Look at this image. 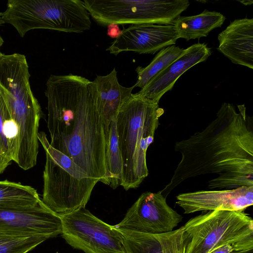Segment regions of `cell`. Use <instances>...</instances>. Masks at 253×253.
I'll list each match as a JSON object with an SVG mask.
<instances>
[{
  "label": "cell",
  "instance_id": "1",
  "mask_svg": "<svg viewBox=\"0 0 253 253\" xmlns=\"http://www.w3.org/2000/svg\"><path fill=\"white\" fill-rule=\"evenodd\" d=\"M238 107L239 113L232 104L223 103L205 129L175 143L181 159L163 195L188 178L208 173L219 175L209 181L211 189L253 186V132L245 107Z\"/></svg>",
  "mask_w": 253,
  "mask_h": 253
},
{
  "label": "cell",
  "instance_id": "2",
  "mask_svg": "<svg viewBox=\"0 0 253 253\" xmlns=\"http://www.w3.org/2000/svg\"><path fill=\"white\" fill-rule=\"evenodd\" d=\"M46 87L50 145L103 183L106 142L92 82L71 74L51 75Z\"/></svg>",
  "mask_w": 253,
  "mask_h": 253
},
{
  "label": "cell",
  "instance_id": "3",
  "mask_svg": "<svg viewBox=\"0 0 253 253\" xmlns=\"http://www.w3.org/2000/svg\"><path fill=\"white\" fill-rule=\"evenodd\" d=\"M164 112L158 103L136 93L122 105L116 116L123 163L121 186L126 191L138 187L148 175L146 152Z\"/></svg>",
  "mask_w": 253,
  "mask_h": 253
},
{
  "label": "cell",
  "instance_id": "4",
  "mask_svg": "<svg viewBox=\"0 0 253 253\" xmlns=\"http://www.w3.org/2000/svg\"><path fill=\"white\" fill-rule=\"evenodd\" d=\"M39 141L45 153L42 200L59 215L85 208L100 179L89 176L68 156L52 147L43 132Z\"/></svg>",
  "mask_w": 253,
  "mask_h": 253
},
{
  "label": "cell",
  "instance_id": "5",
  "mask_svg": "<svg viewBox=\"0 0 253 253\" xmlns=\"http://www.w3.org/2000/svg\"><path fill=\"white\" fill-rule=\"evenodd\" d=\"M99 25L173 24L189 6L188 0H84Z\"/></svg>",
  "mask_w": 253,
  "mask_h": 253
},
{
  "label": "cell",
  "instance_id": "6",
  "mask_svg": "<svg viewBox=\"0 0 253 253\" xmlns=\"http://www.w3.org/2000/svg\"><path fill=\"white\" fill-rule=\"evenodd\" d=\"M189 237L186 253H209L233 240L253 234V220L244 211H210L183 226Z\"/></svg>",
  "mask_w": 253,
  "mask_h": 253
},
{
  "label": "cell",
  "instance_id": "7",
  "mask_svg": "<svg viewBox=\"0 0 253 253\" xmlns=\"http://www.w3.org/2000/svg\"><path fill=\"white\" fill-rule=\"evenodd\" d=\"M59 215L61 235L73 248L84 253H126L120 230L85 208Z\"/></svg>",
  "mask_w": 253,
  "mask_h": 253
},
{
  "label": "cell",
  "instance_id": "8",
  "mask_svg": "<svg viewBox=\"0 0 253 253\" xmlns=\"http://www.w3.org/2000/svg\"><path fill=\"white\" fill-rule=\"evenodd\" d=\"M182 216L170 207L161 191L143 193L114 226L121 230L152 234L173 230Z\"/></svg>",
  "mask_w": 253,
  "mask_h": 253
},
{
  "label": "cell",
  "instance_id": "9",
  "mask_svg": "<svg viewBox=\"0 0 253 253\" xmlns=\"http://www.w3.org/2000/svg\"><path fill=\"white\" fill-rule=\"evenodd\" d=\"M0 232L48 240L61 234V220L41 199L34 206L0 210Z\"/></svg>",
  "mask_w": 253,
  "mask_h": 253
},
{
  "label": "cell",
  "instance_id": "10",
  "mask_svg": "<svg viewBox=\"0 0 253 253\" xmlns=\"http://www.w3.org/2000/svg\"><path fill=\"white\" fill-rule=\"evenodd\" d=\"M122 35L106 49L117 55L122 52L154 54L159 50L174 45L179 39L173 24L131 25L123 29Z\"/></svg>",
  "mask_w": 253,
  "mask_h": 253
},
{
  "label": "cell",
  "instance_id": "11",
  "mask_svg": "<svg viewBox=\"0 0 253 253\" xmlns=\"http://www.w3.org/2000/svg\"><path fill=\"white\" fill-rule=\"evenodd\" d=\"M176 203L186 214L207 211H244L253 204V186L181 193L176 196Z\"/></svg>",
  "mask_w": 253,
  "mask_h": 253
},
{
  "label": "cell",
  "instance_id": "12",
  "mask_svg": "<svg viewBox=\"0 0 253 253\" xmlns=\"http://www.w3.org/2000/svg\"><path fill=\"white\" fill-rule=\"evenodd\" d=\"M211 54L210 48L204 43L191 45L136 93L159 103L161 98L171 89L180 76L195 65L206 61Z\"/></svg>",
  "mask_w": 253,
  "mask_h": 253
},
{
  "label": "cell",
  "instance_id": "13",
  "mask_svg": "<svg viewBox=\"0 0 253 253\" xmlns=\"http://www.w3.org/2000/svg\"><path fill=\"white\" fill-rule=\"evenodd\" d=\"M217 50L236 64L253 68V19H235L218 36Z\"/></svg>",
  "mask_w": 253,
  "mask_h": 253
},
{
  "label": "cell",
  "instance_id": "14",
  "mask_svg": "<svg viewBox=\"0 0 253 253\" xmlns=\"http://www.w3.org/2000/svg\"><path fill=\"white\" fill-rule=\"evenodd\" d=\"M92 84L96 101L104 127L106 142L109 135L112 120L122 105L130 97L135 87L123 86L118 82L117 72L114 68L105 76H97Z\"/></svg>",
  "mask_w": 253,
  "mask_h": 253
},
{
  "label": "cell",
  "instance_id": "15",
  "mask_svg": "<svg viewBox=\"0 0 253 253\" xmlns=\"http://www.w3.org/2000/svg\"><path fill=\"white\" fill-rule=\"evenodd\" d=\"M226 18L221 13L205 9L193 16H179L174 21L179 38L186 41L207 37L214 29L220 27Z\"/></svg>",
  "mask_w": 253,
  "mask_h": 253
},
{
  "label": "cell",
  "instance_id": "16",
  "mask_svg": "<svg viewBox=\"0 0 253 253\" xmlns=\"http://www.w3.org/2000/svg\"><path fill=\"white\" fill-rule=\"evenodd\" d=\"M41 200L31 186L7 180L0 181V210L34 206Z\"/></svg>",
  "mask_w": 253,
  "mask_h": 253
},
{
  "label": "cell",
  "instance_id": "17",
  "mask_svg": "<svg viewBox=\"0 0 253 253\" xmlns=\"http://www.w3.org/2000/svg\"><path fill=\"white\" fill-rule=\"evenodd\" d=\"M18 146V128L0 90V156L15 162Z\"/></svg>",
  "mask_w": 253,
  "mask_h": 253
},
{
  "label": "cell",
  "instance_id": "18",
  "mask_svg": "<svg viewBox=\"0 0 253 253\" xmlns=\"http://www.w3.org/2000/svg\"><path fill=\"white\" fill-rule=\"evenodd\" d=\"M115 118L111 122L109 138L106 143L105 161L106 176L103 183L115 189L121 185L123 163L119 147Z\"/></svg>",
  "mask_w": 253,
  "mask_h": 253
},
{
  "label": "cell",
  "instance_id": "19",
  "mask_svg": "<svg viewBox=\"0 0 253 253\" xmlns=\"http://www.w3.org/2000/svg\"><path fill=\"white\" fill-rule=\"evenodd\" d=\"M184 50L174 45L161 49L148 66L136 68L137 77L134 87L142 89L154 78L179 57Z\"/></svg>",
  "mask_w": 253,
  "mask_h": 253
},
{
  "label": "cell",
  "instance_id": "20",
  "mask_svg": "<svg viewBox=\"0 0 253 253\" xmlns=\"http://www.w3.org/2000/svg\"><path fill=\"white\" fill-rule=\"evenodd\" d=\"M119 230L126 253H163L157 234Z\"/></svg>",
  "mask_w": 253,
  "mask_h": 253
},
{
  "label": "cell",
  "instance_id": "21",
  "mask_svg": "<svg viewBox=\"0 0 253 253\" xmlns=\"http://www.w3.org/2000/svg\"><path fill=\"white\" fill-rule=\"evenodd\" d=\"M47 240L43 237L17 236L0 232V253H28Z\"/></svg>",
  "mask_w": 253,
  "mask_h": 253
},
{
  "label": "cell",
  "instance_id": "22",
  "mask_svg": "<svg viewBox=\"0 0 253 253\" xmlns=\"http://www.w3.org/2000/svg\"><path fill=\"white\" fill-rule=\"evenodd\" d=\"M157 235L163 253H186L190 238L183 226L178 229Z\"/></svg>",
  "mask_w": 253,
  "mask_h": 253
},
{
  "label": "cell",
  "instance_id": "23",
  "mask_svg": "<svg viewBox=\"0 0 253 253\" xmlns=\"http://www.w3.org/2000/svg\"><path fill=\"white\" fill-rule=\"evenodd\" d=\"M251 248H253V234L228 241L209 253H231Z\"/></svg>",
  "mask_w": 253,
  "mask_h": 253
},
{
  "label": "cell",
  "instance_id": "24",
  "mask_svg": "<svg viewBox=\"0 0 253 253\" xmlns=\"http://www.w3.org/2000/svg\"><path fill=\"white\" fill-rule=\"evenodd\" d=\"M107 26V35L111 38L117 39L122 34L123 30H121L118 24L111 23Z\"/></svg>",
  "mask_w": 253,
  "mask_h": 253
},
{
  "label": "cell",
  "instance_id": "25",
  "mask_svg": "<svg viewBox=\"0 0 253 253\" xmlns=\"http://www.w3.org/2000/svg\"><path fill=\"white\" fill-rule=\"evenodd\" d=\"M10 161L0 156V174L2 173L8 166Z\"/></svg>",
  "mask_w": 253,
  "mask_h": 253
},
{
  "label": "cell",
  "instance_id": "26",
  "mask_svg": "<svg viewBox=\"0 0 253 253\" xmlns=\"http://www.w3.org/2000/svg\"><path fill=\"white\" fill-rule=\"evenodd\" d=\"M231 253H253V248L237 251Z\"/></svg>",
  "mask_w": 253,
  "mask_h": 253
},
{
  "label": "cell",
  "instance_id": "27",
  "mask_svg": "<svg viewBox=\"0 0 253 253\" xmlns=\"http://www.w3.org/2000/svg\"><path fill=\"white\" fill-rule=\"evenodd\" d=\"M3 42H4L2 38L1 37V36L0 35V48L1 46H2V45L3 44ZM1 53H1V52L0 51V55Z\"/></svg>",
  "mask_w": 253,
  "mask_h": 253
},
{
  "label": "cell",
  "instance_id": "28",
  "mask_svg": "<svg viewBox=\"0 0 253 253\" xmlns=\"http://www.w3.org/2000/svg\"><path fill=\"white\" fill-rule=\"evenodd\" d=\"M2 13L0 12V26L2 25L3 24H4V22L2 20Z\"/></svg>",
  "mask_w": 253,
  "mask_h": 253
}]
</instances>
